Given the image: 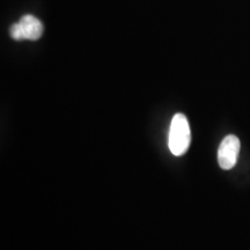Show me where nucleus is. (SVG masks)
I'll return each mask as SVG.
<instances>
[{
  "label": "nucleus",
  "instance_id": "obj_1",
  "mask_svg": "<svg viewBox=\"0 0 250 250\" xmlns=\"http://www.w3.org/2000/svg\"><path fill=\"white\" fill-rule=\"evenodd\" d=\"M191 132H190L189 122L183 114H176L173 117L169 129V145L170 152L174 155L181 156L190 147Z\"/></svg>",
  "mask_w": 250,
  "mask_h": 250
},
{
  "label": "nucleus",
  "instance_id": "obj_2",
  "mask_svg": "<svg viewBox=\"0 0 250 250\" xmlns=\"http://www.w3.org/2000/svg\"><path fill=\"white\" fill-rule=\"evenodd\" d=\"M9 34L15 41H37L43 34V24L34 15L27 14L23 15L19 22L12 24Z\"/></svg>",
  "mask_w": 250,
  "mask_h": 250
},
{
  "label": "nucleus",
  "instance_id": "obj_3",
  "mask_svg": "<svg viewBox=\"0 0 250 250\" xmlns=\"http://www.w3.org/2000/svg\"><path fill=\"white\" fill-rule=\"evenodd\" d=\"M240 140L234 134L225 137L218 149L219 166L225 170L232 169L236 165L240 153Z\"/></svg>",
  "mask_w": 250,
  "mask_h": 250
}]
</instances>
